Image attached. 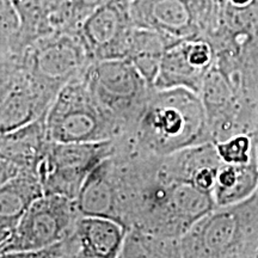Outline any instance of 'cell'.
Here are the masks:
<instances>
[{
  "mask_svg": "<svg viewBox=\"0 0 258 258\" xmlns=\"http://www.w3.org/2000/svg\"><path fill=\"white\" fill-rule=\"evenodd\" d=\"M131 2H132V0H131Z\"/></svg>",
  "mask_w": 258,
  "mask_h": 258,
  "instance_id": "cell-29",
  "label": "cell"
},
{
  "mask_svg": "<svg viewBox=\"0 0 258 258\" xmlns=\"http://www.w3.org/2000/svg\"><path fill=\"white\" fill-rule=\"evenodd\" d=\"M134 28L131 0H109L89 15L74 31L93 62L125 59Z\"/></svg>",
  "mask_w": 258,
  "mask_h": 258,
  "instance_id": "cell-9",
  "label": "cell"
},
{
  "mask_svg": "<svg viewBox=\"0 0 258 258\" xmlns=\"http://www.w3.org/2000/svg\"><path fill=\"white\" fill-rule=\"evenodd\" d=\"M10 232L9 231H5L3 230V228H0V245H2L4 241L6 240V238L9 237Z\"/></svg>",
  "mask_w": 258,
  "mask_h": 258,
  "instance_id": "cell-27",
  "label": "cell"
},
{
  "mask_svg": "<svg viewBox=\"0 0 258 258\" xmlns=\"http://www.w3.org/2000/svg\"><path fill=\"white\" fill-rule=\"evenodd\" d=\"M111 158L127 230L179 239L215 208L211 192L172 175L165 156L118 152Z\"/></svg>",
  "mask_w": 258,
  "mask_h": 258,
  "instance_id": "cell-1",
  "label": "cell"
},
{
  "mask_svg": "<svg viewBox=\"0 0 258 258\" xmlns=\"http://www.w3.org/2000/svg\"><path fill=\"white\" fill-rule=\"evenodd\" d=\"M120 257H179L178 239L127 230Z\"/></svg>",
  "mask_w": 258,
  "mask_h": 258,
  "instance_id": "cell-20",
  "label": "cell"
},
{
  "mask_svg": "<svg viewBox=\"0 0 258 258\" xmlns=\"http://www.w3.org/2000/svg\"><path fill=\"white\" fill-rule=\"evenodd\" d=\"M118 148V139L96 143L49 141L36 167L43 194L76 200L89 173L115 156Z\"/></svg>",
  "mask_w": 258,
  "mask_h": 258,
  "instance_id": "cell-7",
  "label": "cell"
},
{
  "mask_svg": "<svg viewBox=\"0 0 258 258\" xmlns=\"http://www.w3.org/2000/svg\"><path fill=\"white\" fill-rule=\"evenodd\" d=\"M79 215L74 200L43 194L0 245V258H30L36 251L69 237Z\"/></svg>",
  "mask_w": 258,
  "mask_h": 258,
  "instance_id": "cell-6",
  "label": "cell"
},
{
  "mask_svg": "<svg viewBox=\"0 0 258 258\" xmlns=\"http://www.w3.org/2000/svg\"><path fill=\"white\" fill-rule=\"evenodd\" d=\"M48 143L44 118L0 132V159L15 164L22 171L36 172Z\"/></svg>",
  "mask_w": 258,
  "mask_h": 258,
  "instance_id": "cell-15",
  "label": "cell"
},
{
  "mask_svg": "<svg viewBox=\"0 0 258 258\" xmlns=\"http://www.w3.org/2000/svg\"><path fill=\"white\" fill-rule=\"evenodd\" d=\"M178 251L179 257H258V190L200 219L178 239Z\"/></svg>",
  "mask_w": 258,
  "mask_h": 258,
  "instance_id": "cell-3",
  "label": "cell"
},
{
  "mask_svg": "<svg viewBox=\"0 0 258 258\" xmlns=\"http://www.w3.org/2000/svg\"><path fill=\"white\" fill-rule=\"evenodd\" d=\"M19 18L12 0H0V44L18 55Z\"/></svg>",
  "mask_w": 258,
  "mask_h": 258,
  "instance_id": "cell-23",
  "label": "cell"
},
{
  "mask_svg": "<svg viewBox=\"0 0 258 258\" xmlns=\"http://www.w3.org/2000/svg\"><path fill=\"white\" fill-rule=\"evenodd\" d=\"M9 54H11V53H10V51L6 50L5 48H3V47H2V44H0V57L9 55Z\"/></svg>",
  "mask_w": 258,
  "mask_h": 258,
  "instance_id": "cell-28",
  "label": "cell"
},
{
  "mask_svg": "<svg viewBox=\"0 0 258 258\" xmlns=\"http://www.w3.org/2000/svg\"><path fill=\"white\" fill-rule=\"evenodd\" d=\"M63 2L64 0H43L44 9H46L48 16L50 17V15L53 14V12H55Z\"/></svg>",
  "mask_w": 258,
  "mask_h": 258,
  "instance_id": "cell-26",
  "label": "cell"
},
{
  "mask_svg": "<svg viewBox=\"0 0 258 258\" xmlns=\"http://www.w3.org/2000/svg\"><path fill=\"white\" fill-rule=\"evenodd\" d=\"M109 0H64L60 8L50 15L53 31H74L79 24L99 6Z\"/></svg>",
  "mask_w": 258,
  "mask_h": 258,
  "instance_id": "cell-21",
  "label": "cell"
},
{
  "mask_svg": "<svg viewBox=\"0 0 258 258\" xmlns=\"http://www.w3.org/2000/svg\"><path fill=\"white\" fill-rule=\"evenodd\" d=\"M258 190V164L256 157L245 164L221 163L212 195L217 207L243 202Z\"/></svg>",
  "mask_w": 258,
  "mask_h": 258,
  "instance_id": "cell-16",
  "label": "cell"
},
{
  "mask_svg": "<svg viewBox=\"0 0 258 258\" xmlns=\"http://www.w3.org/2000/svg\"><path fill=\"white\" fill-rule=\"evenodd\" d=\"M177 41L179 40H175L152 29L135 27L125 59L134 64L138 72L153 89L164 53Z\"/></svg>",
  "mask_w": 258,
  "mask_h": 258,
  "instance_id": "cell-18",
  "label": "cell"
},
{
  "mask_svg": "<svg viewBox=\"0 0 258 258\" xmlns=\"http://www.w3.org/2000/svg\"><path fill=\"white\" fill-rule=\"evenodd\" d=\"M44 125L48 140L53 143H96L122 137L120 128L90 92L84 71L59 90L44 117Z\"/></svg>",
  "mask_w": 258,
  "mask_h": 258,
  "instance_id": "cell-4",
  "label": "cell"
},
{
  "mask_svg": "<svg viewBox=\"0 0 258 258\" xmlns=\"http://www.w3.org/2000/svg\"><path fill=\"white\" fill-rule=\"evenodd\" d=\"M72 235L78 258H117L123 247L127 228L112 219L80 214Z\"/></svg>",
  "mask_w": 258,
  "mask_h": 258,
  "instance_id": "cell-13",
  "label": "cell"
},
{
  "mask_svg": "<svg viewBox=\"0 0 258 258\" xmlns=\"http://www.w3.org/2000/svg\"><path fill=\"white\" fill-rule=\"evenodd\" d=\"M17 57L22 71L55 92L92 62L76 31H51L28 44Z\"/></svg>",
  "mask_w": 258,
  "mask_h": 258,
  "instance_id": "cell-8",
  "label": "cell"
},
{
  "mask_svg": "<svg viewBox=\"0 0 258 258\" xmlns=\"http://www.w3.org/2000/svg\"><path fill=\"white\" fill-rule=\"evenodd\" d=\"M12 4L19 18V54L31 42L53 30L43 0H12Z\"/></svg>",
  "mask_w": 258,
  "mask_h": 258,
  "instance_id": "cell-19",
  "label": "cell"
},
{
  "mask_svg": "<svg viewBox=\"0 0 258 258\" xmlns=\"http://www.w3.org/2000/svg\"><path fill=\"white\" fill-rule=\"evenodd\" d=\"M215 150L222 163L245 164L252 159L254 146L253 135L249 133L234 134L215 141Z\"/></svg>",
  "mask_w": 258,
  "mask_h": 258,
  "instance_id": "cell-22",
  "label": "cell"
},
{
  "mask_svg": "<svg viewBox=\"0 0 258 258\" xmlns=\"http://www.w3.org/2000/svg\"><path fill=\"white\" fill-rule=\"evenodd\" d=\"M131 16L135 27L152 29L175 40L201 36L190 0H132Z\"/></svg>",
  "mask_w": 258,
  "mask_h": 258,
  "instance_id": "cell-11",
  "label": "cell"
},
{
  "mask_svg": "<svg viewBox=\"0 0 258 258\" xmlns=\"http://www.w3.org/2000/svg\"><path fill=\"white\" fill-rule=\"evenodd\" d=\"M74 201L82 215L109 218L122 224L111 157L99 163L89 173Z\"/></svg>",
  "mask_w": 258,
  "mask_h": 258,
  "instance_id": "cell-14",
  "label": "cell"
},
{
  "mask_svg": "<svg viewBox=\"0 0 258 258\" xmlns=\"http://www.w3.org/2000/svg\"><path fill=\"white\" fill-rule=\"evenodd\" d=\"M56 93L32 79L19 67L11 88L0 103V132L46 117Z\"/></svg>",
  "mask_w": 258,
  "mask_h": 258,
  "instance_id": "cell-12",
  "label": "cell"
},
{
  "mask_svg": "<svg viewBox=\"0 0 258 258\" xmlns=\"http://www.w3.org/2000/svg\"><path fill=\"white\" fill-rule=\"evenodd\" d=\"M88 88L122 137L133 129L152 88L128 59L93 61L84 71Z\"/></svg>",
  "mask_w": 258,
  "mask_h": 258,
  "instance_id": "cell-5",
  "label": "cell"
},
{
  "mask_svg": "<svg viewBox=\"0 0 258 258\" xmlns=\"http://www.w3.org/2000/svg\"><path fill=\"white\" fill-rule=\"evenodd\" d=\"M209 141L199 93L183 88L153 89L133 129L118 139V152L163 157Z\"/></svg>",
  "mask_w": 258,
  "mask_h": 258,
  "instance_id": "cell-2",
  "label": "cell"
},
{
  "mask_svg": "<svg viewBox=\"0 0 258 258\" xmlns=\"http://www.w3.org/2000/svg\"><path fill=\"white\" fill-rule=\"evenodd\" d=\"M21 172H23V171L19 169L18 166H16L15 164L4 159H0V186L5 184L8 180L19 175Z\"/></svg>",
  "mask_w": 258,
  "mask_h": 258,
  "instance_id": "cell-24",
  "label": "cell"
},
{
  "mask_svg": "<svg viewBox=\"0 0 258 258\" xmlns=\"http://www.w3.org/2000/svg\"><path fill=\"white\" fill-rule=\"evenodd\" d=\"M215 62V50L206 37L179 40L161 59L153 89L183 88L200 93L206 74Z\"/></svg>",
  "mask_w": 258,
  "mask_h": 258,
  "instance_id": "cell-10",
  "label": "cell"
},
{
  "mask_svg": "<svg viewBox=\"0 0 258 258\" xmlns=\"http://www.w3.org/2000/svg\"><path fill=\"white\" fill-rule=\"evenodd\" d=\"M258 0H222L225 5L230 6L233 9H246L250 8L251 5H253L254 3H257Z\"/></svg>",
  "mask_w": 258,
  "mask_h": 258,
  "instance_id": "cell-25",
  "label": "cell"
},
{
  "mask_svg": "<svg viewBox=\"0 0 258 258\" xmlns=\"http://www.w3.org/2000/svg\"><path fill=\"white\" fill-rule=\"evenodd\" d=\"M43 195L36 172L23 171L0 186V228L11 232L35 200Z\"/></svg>",
  "mask_w": 258,
  "mask_h": 258,
  "instance_id": "cell-17",
  "label": "cell"
}]
</instances>
